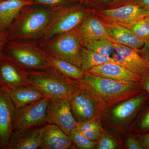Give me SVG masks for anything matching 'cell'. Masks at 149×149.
<instances>
[{"label": "cell", "mask_w": 149, "mask_h": 149, "mask_svg": "<svg viewBox=\"0 0 149 149\" xmlns=\"http://www.w3.org/2000/svg\"><path fill=\"white\" fill-rule=\"evenodd\" d=\"M8 30L0 29V60L4 56V49L8 42Z\"/></svg>", "instance_id": "cell-31"}, {"label": "cell", "mask_w": 149, "mask_h": 149, "mask_svg": "<svg viewBox=\"0 0 149 149\" xmlns=\"http://www.w3.org/2000/svg\"><path fill=\"white\" fill-rule=\"evenodd\" d=\"M138 129L143 131H149V108L141 118L138 125Z\"/></svg>", "instance_id": "cell-33"}, {"label": "cell", "mask_w": 149, "mask_h": 149, "mask_svg": "<svg viewBox=\"0 0 149 149\" xmlns=\"http://www.w3.org/2000/svg\"><path fill=\"white\" fill-rule=\"evenodd\" d=\"M53 9L50 20L37 41L38 42L74 30L93 11L80 1L70 3Z\"/></svg>", "instance_id": "cell-4"}, {"label": "cell", "mask_w": 149, "mask_h": 149, "mask_svg": "<svg viewBox=\"0 0 149 149\" xmlns=\"http://www.w3.org/2000/svg\"><path fill=\"white\" fill-rule=\"evenodd\" d=\"M83 47L102 55L111 57L114 52L113 42L104 38L91 39L81 41Z\"/></svg>", "instance_id": "cell-24"}, {"label": "cell", "mask_w": 149, "mask_h": 149, "mask_svg": "<svg viewBox=\"0 0 149 149\" xmlns=\"http://www.w3.org/2000/svg\"><path fill=\"white\" fill-rule=\"evenodd\" d=\"M74 30L80 41L104 38L116 43L109 35L104 22L96 16L94 11L89 14L81 24Z\"/></svg>", "instance_id": "cell-15"}, {"label": "cell", "mask_w": 149, "mask_h": 149, "mask_svg": "<svg viewBox=\"0 0 149 149\" xmlns=\"http://www.w3.org/2000/svg\"><path fill=\"white\" fill-rule=\"evenodd\" d=\"M35 4L43 6L51 9H55L80 0H32Z\"/></svg>", "instance_id": "cell-28"}, {"label": "cell", "mask_w": 149, "mask_h": 149, "mask_svg": "<svg viewBox=\"0 0 149 149\" xmlns=\"http://www.w3.org/2000/svg\"><path fill=\"white\" fill-rule=\"evenodd\" d=\"M100 137L97 145V149H114L116 148L117 143L116 142L109 136L104 135Z\"/></svg>", "instance_id": "cell-29"}, {"label": "cell", "mask_w": 149, "mask_h": 149, "mask_svg": "<svg viewBox=\"0 0 149 149\" xmlns=\"http://www.w3.org/2000/svg\"><path fill=\"white\" fill-rule=\"evenodd\" d=\"M38 43L40 47L49 55L81 68L83 47L80 38L74 30Z\"/></svg>", "instance_id": "cell-6"}, {"label": "cell", "mask_w": 149, "mask_h": 149, "mask_svg": "<svg viewBox=\"0 0 149 149\" xmlns=\"http://www.w3.org/2000/svg\"><path fill=\"white\" fill-rule=\"evenodd\" d=\"M149 97L147 92H143L135 97L126 100L113 110V117L118 121L128 119L139 111Z\"/></svg>", "instance_id": "cell-21"}, {"label": "cell", "mask_w": 149, "mask_h": 149, "mask_svg": "<svg viewBox=\"0 0 149 149\" xmlns=\"http://www.w3.org/2000/svg\"><path fill=\"white\" fill-rule=\"evenodd\" d=\"M127 148L129 149H144L141 142L137 137L129 136L126 142Z\"/></svg>", "instance_id": "cell-32"}, {"label": "cell", "mask_w": 149, "mask_h": 149, "mask_svg": "<svg viewBox=\"0 0 149 149\" xmlns=\"http://www.w3.org/2000/svg\"><path fill=\"white\" fill-rule=\"evenodd\" d=\"M53 13L52 9L35 4L24 7L8 29V41H37Z\"/></svg>", "instance_id": "cell-2"}, {"label": "cell", "mask_w": 149, "mask_h": 149, "mask_svg": "<svg viewBox=\"0 0 149 149\" xmlns=\"http://www.w3.org/2000/svg\"><path fill=\"white\" fill-rule=\"evenodd\" d=\"M35 4L32 0L0 1V29L8 30L23 8Z\"/></svg>", "instance_id": "cell-20"}, {"label": "cell", "mask_w": 149, "mask_h": 149, "mask_svg": "<svg viewBox=\"0 0 149 149\" xmlns=\"http://www.w3.org/2000/svg\"><path fill=\"white\" fill-rule=\"evenodd\" d=\"M48 58L50 68L65 77L79 80L83 79L85 75V72L80 68L69 62L48 54Z\"/></svg>", "instance_id": "cell-22"}, {"label": "cell", "mask_w": 149, "mask_h": 149, "mask_svg": "<svg viewBox=\"0 0 149 149\" xmlns=\"http://www.w3.org/2000/svg\"><path fill=\"white\" fill-rule=\"evenodd\" d=\"M80 2L86 5L94 7L109 6L111 4V0H80Z\"/></svg>", "instance_id": "cell-30"}, {"label": "cell", "mask_w": 149, "mask_h": 149, "mask_svg": "<svg viewBox=\"0 0 149 149\" xmlns=\"http://www.w3.org/2000/svg\"><path fill=\"white\" fill-rule=\"evenodd\" d=\"M0 82L3 88L32 85L27 70L5 56L0 60Z\"/></svg>", "instance_id": "cell-12"}, {"label": "cell", "mask_w": 149, "mask_h": 149, "mask_svg": "<svg viewBox=\"0 0 149 149\" xmlns=\"http://www.w3.org/2000/svg\"><path fill=\"white\" fill-rule=\"evenodd\" d=\"M27 73L32 85L49 99L70 100L80 89L78 80L65 77L52 68L27 71Z\"/></svg>", "instance_id": "cell-3"}, {"label": "cell", "mask_w": 149, "mask_h": 149, "mask_svg": "<svg viewBox=\"0 0 149 149\" xmlns=\"http://www.w3.org/2000/svg\"><path fill=\"white\" fill-rule=\"evenodd\" d=\"M137 51L149 62V41L145 42L143 47L140 49L137 50Z\"/></svg>", "instance_id": "cell-36"}, {"label": "cell", "mask_w": 149, "mask_h": 149, "mask_svg": "<svg viewBox=\"0 0 149 149\" xmlns=\"http://www.w3.org/2000/svg\"><path fill=\"white\" fill-rule=\"evenodd\" d=\"M70 137L72 143L81 149H92L95 147L97 143L91 141L81 134L76 128H73L70 134Z\"/></svg>", "instance_id": "cell-27"}, {"label": "cell", "mask_w": 149, "mask_h": 149, "mask_svg": "<svg viewBox=\"0 0 149 149\" xmlns=\"http://www.w3.org/2000/svg\"><path fill=\"white\" fill-rule=\"evenodd\" d=\"M75 128L83 136L95 141L101 137V131L98 124L93 120L77 122Z\"/></svg>", "instance_id": "cell-25"}, {"label": "cell", "mask_w": 149, "mask_h": 149, "mask_svg": "<svg viewBox=\"0 0 149 149\" xmlns=\"http://www.w3.org/2000/svg\"><path fill=\"white\" fill-rule=\"evenodd\" d=\"M81 65L80 69L85 73L88 72L90 70L95 67L108 63L113 62L118 63L117 61L111 57L102 55L82 48L81 50Z\"/></svg>", "instance_id": "cell-23"}, {"label": "cell", "mask_w": 149, "mask_h": 149, "mask_svg": "<svg viewBox=\"0 0 149 149\" xmlns=\"http://www.w3.org/2000/svg\"><path fill=\"white\" fill-rule=\"evenodd\" d=\"M15 109L8 93L0 86V149H6L13 132Z\"/></svg>", "instance_id": "cell-11"}, {"label": "cell", "mask_w": 149, "mask_h": 149, "mask_svg": "<svg viewBox=\"0 0 149 149\" xmlns=\"http://www.w3.org/2000/svg\"><path fill=\"white\" fill-rule=\"evenodd\" d=\"M3 89L8 93L15 109L24 106L46 97L40 90L32 85Z\"/></svg>", "instance_id": "cell-19"}, {"label": "cell", "mask_w": 149, "mask_h": 149, "mask_svg": "<svg viewBox=\"0 0 149 149\" xmlns=\"http://www.w3.org/2000/svg\"><path fill=\"white\" fill-rule=\"evenodd\" d=\"M140 84L143 90L146 92L149 95V72L142 77Z\"/></svg>", "instance_id": "cell-37"}, {"label": "cell", "mask_w": 149, "mask_h": 149, "mask_svg": "<svg viewBox=\"0 0 149 149\" xmlns=\"http://www.w3.org/2000/svg\"><path fill=\"white\" fill-rule=\"evenodd\" d=\"M70 102L72 114L77 122L93 120L99 110L95 101L81 88Z\"/></svg>", "instance_id": "cell-14"}, {"label": "cell", "mask_w": 149, "mask_h": 149, "mask_svg": "<svg viewBox=\"0 0 149 149\" xmlns=\"http://www.w3.org/2000/svg\"><path fill=\"white\" fill-rule=\"evenodd\" d=\"M104 22L109 35L116 43L137 50L143 47L145 41L137 37L128 28L116 23Z\"/></svg>", "instance_id": "cell-18"}, {"label": "cell", "mask_w": 149, "mask_h": 149, "mask_svg": "<svg viewBox=\"0 0 149 149\" xmlns=\"http://www.w3.org/2000/svg\"><path fill=\"white\" fill-rule=\"evenodd\" d=\"M114 52L112 57L118 64L143 77L149 72V62L137 50L117 43H113Z\"/></svg>", "instance_id": "cell-10"}, {"label": "cell", "mask_w": 149, "mask_h": 149, "mask_svg": "<svg viewBox=\"0 0 149 149\" xmlns=\"http://www.w3.org/2000/svg\"><path fill=\"white\" fill-rule=\"evenodd\" d=\"M97 14L107 23L131 24L145 19L149 15V9L132 3L116 8L100 10Z\"/></svg>", "instance_id": "cell-8"}, {"label": "cell", "mask_w": 149, "mask_h": 149, "mask_svg": "<svg viewBox=\"0 0 149 149\" xmlns=\"http://www.w3.org/2000/svg\"><path fill=\"white\" fill-rule=\"evenodd\" d=\"M78 81L80 88L91 96L100 110L144 92L140 83L120 82L87 72Z\"/></svg>", "instance_id": "cell-1"}, {"label": "cell", "mask_w": 149, "mask_h": 149, "mask_svg": "<svg viewBox=\"0 0 149 149\" xmlns=\"http://www.w3.org/2000/svg\"><path fill=\"white\" fill-rule=\"evenodd\" d=\"M4 56L27 71L50 68L48 54L37 41H8L4 49Z\"/></svg>", "instance_id": "cell-5"}, {"label": "cell", "mask_w": 149, "mask_h": 149, "mask_svg": "<svg viewBox=\"0 0 149 149\" xmlns=\"http://www.w3.org/2000/svg\"><path fill=\"white\" fill-rule=\"evenodd\" d=\"M1 1H3V0H1Z\"/></svg>", "instance_id": "cell-41"}, {"label": "cell", "mask_w": 149, "mask_h": 149, "mask_svg": "<svg viewBox=\"0 0 149 149\" xmlns=\"http://www.w3.org/2000/svg\"><path fill=\"white\" fill-rule=\"evenodd\" d=\"M0 86H2V83L0 82Z\"/></svg>", "instance_id": "cell-40"}, {"label": "cell", "mask_w": 149, "mask_h": 149, "mask_svg": "<svg viewBox=\"0 0 149 149\" xmlns=\"http://www.w3.org/2000/svg\"><path fill=\"white\" fill-rule=\"evenodd\" d=\"M0 1H1V0H0Z\"/></svg>", "instance_id": "cell-42"}, {"label": "cell", "mask_w": 149, "mask_h": 149, "mask_svg": "<svg viewBox=\"0 0 149 149\" xmlns=\"http://www.w3.org/2000/svg\"><path fill=\"white\" fill-rule=\"evenodd\" d=\"M116 24L128 28L137 37L145 42L149 41V24L145 19L134 24Z\"/></svg>", "instance_id": "cell-26"}, {"label": "cell", "mask_w": 149, "mask_h": 149, "mask_svg": "<svg viewBox=\"0 0 149 149\" xmlns=\"http://www.w3.org/2000/svg\"><path fill=\"white\" fill-rule=\"evenodd\" d=\"M136 137L141 142L144 149H149V133L138 134Z\"/></svg>", "instance_id": "cell-35"}, {"label": "cell", "mask_w": 149, "mask_h": 149, "mask_svg": "<svg viewBox=\"0 0 149 149\" xmlns=\"http://www.w3.org/2000/svg\"><path fill=\"white\" fill-rule=\"evenodd\" d=\"M111 4L110 8H116L122 6L135 3V0H111Z\"/></svg>", "instance_id": "cell-34"}, {"label": "cell", "mask_w": 149, "mask_h": 149, "mask_svg": "<svg viewBox=\"0 0 149 149\" xmlns=\"http://www.w3.org/2000/svg\"><path fill=\"white\" fill-rule=\"evenodd\" d=\"M77 122L72 114L69 100L50 99L46 124L56 125L69 136L71 130L76 127Z\"/></svg>", "instance_id": "cell-9"}, {"label": "cell", "mask_w": 149, "mask_h": 149, "mask_svg": "<svg viewBox=\"0 0 149 149\" xmlns=\"http://www.w3.org/2000/svg\"><path fill=\"white\" fill-rule=\"evenodd\" d=\"M43 126L13 130L6 149L40 148Z\"/></svg>", "instance_id": "cell-16"}, {"label": "cell", "mask_w": 149, "mask_h": 149, "mask_svg": "<svg viewBox=\"0 0 149 149\" xmlns=\"http://www.w3.org/2000/svg\"><path fill=\"white\" fill-rule=\"evenodd\" d=\"M72 143L70 137L56 125L47 124L43 126L40 149H70Z\"/></svg>", "instance_id": "cell-17"}, {"label": "cell", "mask_w": 149, "mask_h": 149, "mask_svg": "<svg viewBox=\"0 0 149 149\" xmlns=\"http://www.w3.org/2000/svg\"><path fill=\"white\" fill-rule=\"evenodd\" d=\"M50 99L45 97L15 109L14 113L13 130L37 128L46 125Z\"/></svg>", "instance_id": "cell-7"}, {"label": "cell", "mask_w": 149, "mask_h": 149, "mask_svg": "<svg viewBox=\"0 0 149 149\" xmlns=\"http://www.w3.org/2000/svg\"><path fill=\"white\" fill-rule=\"evenodd\" d=\"M145 20H146L149 23V15L147 16L145 19Z\"/></svg>", "instance_id": "cell-39"}, {"label": "cell", "mask_w": 149, "mask_h": 149, "mask_svg": "<svg viewBox=\"0 0 149 149\" xmlns=\"http://www.w3.org/2000/svg\"><path fill=\"white\" fill-rule=\"evenodd\" d=\"M87 73L98 77L129 83H141L142 77L116 63L110 62L95 67Z\"/></svg>", "instance_id": "cell-13"}, {"label": "cell", "mask_w": 149, "mask_h": 149, "mask_svg": "<svg viewBox=\"0 0 149 149\" xmlns=\"http://www.w3.org/2000/svg\"><path fill=\"white\" fill-rule=\"evenodd\" d=\"M135 3L143 7L149 9V0H135Z\"/></svg>", "instance_id": "cell-38"}]
</instances>
